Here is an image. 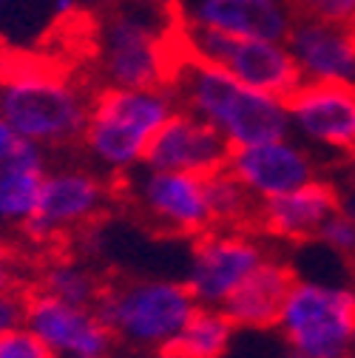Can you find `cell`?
<instances>
[{
  "label": "cell",
  "instance_id": "obj_13",
  "mask_svg": "<svg viewBox=\"0 0 355 358\" xmlns=\"http://www.w3.org/2000/svg\"><path fill=\"white\" fill-rule=\"evenodd\" d=\"M228 171L245 185L256 202H268L273 196L290 194L307 182L319 179L316 154L290 134L279 140H264L256 145L233 148Z\"/></svg>",
  "mask_w": 355,
  "mask_h": 358
},
{
  "label": "cell",
  "instance_id": "obj_24",
  "mask_svg": "<svg viewBox=\"0 0 355 358\" xmlns=\"http://www.w3.org/2000/svg\"><path fill=\"white\" fill-rule=\"evenodd\" d=\"M293 15L333 23H355V0H287Z\"/></svg>",
  "mask_w": 355,
  "mask_h": 358
},
{
  "label": "cell",
  "instance_id": "obj_9",
  "mask_svg": "<svg viewBox=\"0 0 355 358\" xmlns=\"http://www.w3.org/2000/svg\"><path fill=\"white\" fill-rule=\"evenodd\" d=\"M108 199L111 188L97 171L82 165L49 168L40 185L34 210L23 222V231L34 242H49L68 231L92 225L106 210Z\"/></svg>",
  "mask_w": 355,
  "mask_h": 358
},
{
  "label": "cell",
  "instance_id": "obj_16",
  "mask_svg": "<svg viewBox=\"0 0 355 358\" xmlns=\"http://www.w3.org/2000/svg\"><path fill=\"white\" fill-rule=\"evenodd\" d=\"M176 20L231 37L284 40L293 26L287 0H173Z\"/></svg>",
  "mask_w": 355,
  "mask_h": 358
},
{
  "label": "cell",
  "instance_id": "obj_27",
  "mask_svg": "<svg viewBox=\"0 0 355 358\" xmlns=\"http://www.w3.org/2000/svg\"><path fill=\"white\" fill-rule=\"evenodd\" d=\"M17 285H20L17 262L6 248H0V293L9 290V287H17Z\"/></svg>",
  "mask_w": 355,
  "mask_h": 358
},
{
  "label": "cell",
  "instance_id": "obj_14",
  "mask_svg": "<svg viewBox=\"0 0 355 358\" xmlns=\"http://www.w3.org/2000/svg\"><path fill=\"white\" fill-rule=\"evenodd\" d=\"M231 151L233 148L219 131H213L199 117L176 108V114L159 128L154 143L148 145L143 168L210 176L228 168Z\"/></svg>",
  "mask_w": 355,
  "mask_h": 358
},
{
  "label": "cell",
  "instance_id": "obj_11",
  "mask_svg": "<svg viewBox=\"0 0 355 358\" xmlns=\"http://www.w3.org/2000/svg\"><path fill=\"white\" fill-rule=\"evenodd\" d=\"M134 202L154 228L176 236H202L216 228L205 176L196 173L145 168L134 179Z\"/></svg>",
  "mask_w": 355,
  "mask_h": 358
},
{
  "label": "cell",
  "instance_id": "obj_32",
  "mask_svg": "<svg viewBox=\"0 0 355 358\" xmlns=\"http://www.w3.org/2000/svg\"><path fill=\"white\" fill-rule=\"evenodd\" d=\"M77 358H100V355H77Z\"/></svg>",
  "mask_w": 355,
  "mask_h": 358
},
{
  "label": "cell",
  "instance_id": "obj_3",
  "mask_svg": "<svg viewBox=\"0 0 355 358\" xmlns=\"http://www.w3.org/2000/svg\"><path fill=\"white\" fill-rule=\"evenodd\" d=\"M173 114L176 103L165 85H106L92 97L80 140L97 165L114 173L134 171L137 165H143L148 145Z\"/></svg>",
  "mask_w": 355,
  "mask_h": 358
},
{
  "label": "cell",
  "instance_id": "obj_5",
  "mask_svg": "<svg viewBox=\"0 0 355 358\" xmlns=\"http://www.w3.org/2000/svg\"><path fill=\"white\" fill-rule=\"evenodd\" d=\"M276 327L296 358H349L355 352V287L296 279Z\"/></svg>",
  "mask_w": 355,
  "mask_h": 358
},
{
  "label": "cell",
  "instance_id": "obj_15",
  "mask_svg": "<svg viewBox=\"0 0 355 358\" xmlns=\"http://www.w3.org/2000/svg\"><path fill=\"white\" fill-rule=\"evenodd\" d=\"M284 43L301 80L355 85V23L296 15Z\"/></svg>",
  "mask_w": 355,
  "mask_h": 358
},
{
  "label": "cell",
  "instance_id": "obj_6",
  "mask_svg": "<svg viewBox=\"0 0 355 358\" xmlns=\"http://www.w3.org/2000/svg\"><path fill=\"white\" fill-rule=\"evenodd\" d=\"M173 43L182 55L228 71L256 92L287 100L301 85L298 66L284 40L231 37L205 26L173 20Z\"/></svg>",
  "mask_w": 355,
  "mask_h": 358
},
{
  "label": "cell",
  "instance_id": "obj_28",
  "mask_svg": "<svg viewBox=\"0 0 355 358\" xmlns=\"http://www.w3.org/2000/svg\"><path fill=\"white\" fill-rule=\"evenodd\" d=\"M338 210L341 213H347L349 219H355V188H344V191H338Z\"/></svg>",
  "mask_w": 355,
  "mask_h": 358
},
{
  "label": "cell",
  "instance_id": "obj_7",
  "mask_svg": "<svg viewBox=\"0 0 355 358\" xmlns=\"http://www.w3.org/2000/svg\"><path fill=\"white\" fill-rule=\"evenodd\" d=\"M171 34H159L140 12H117L100 37V71L108 85L154 88L171 71Z\"/></svg>",
  "mask_w": 355,
  "mask_h": 358
},
{
  "label": "cell",
  "instance_id": "obj_23",
  "mask_svg": "<svg viewBox=\"0 0 355 358\" xmlns=\"http://www.w3.org/2000/svg\"><path fill=\"white\" fill-rule=\"evenodd\" d=\"M316 239H319L330 253L344 256V259H355V219H349L347 213L335 210V213L324 222V228L319 231Z\"/></svg>",
  "mask_w": 355,
  "mask_h": 358
},
{
  "label": "cell",
  "instance_id": "obj_18",
  "mask_svg": "<svg viewBox=\"0 0 355 358\" xmlns=\"http://www.w3.org/2000/svg\"><path fill=\"white\" fill-rule=\"evenodd\" d=\"M49 159L37 143L23 140L0 120V222L20 225L31 216Z\"/></svg>",
  "mask_w": 355,
  "mask_h": 358
},
{
  "label": "cell",
  "instance_id": "obj_26",
  "mask_svg": "<svg viewBox=\"0 0 355 358\" xmlns=\"http://www.w3.org/2000/svg\"><path fill=\"white\" fill-rule=\"evenodd\" d=\"M0 358H57L52 350L43 347L26 327L0 336Z\"/></svg>",
  "mask_w": 355,
  "mask_h": 358
},
{
  "label": "cell",
  "instance_id": "obj_20",
  "mask_svg": "<svg viewBox=\"0 0 355 358\" xmlns=\"http://www.w3.org/2000/svg\"><path fill=\"white\" fill-rule=\"evenodd\" d=\"M233 322L222 307H196L171 350L180 358H225L233 341Z\"/></svg>",
  "mask_w": 355,
  "mask_h": 358
},
{
  "label": "cell",
  "instance_id": "obj_25",
  "mask_svg": "<svg viewBox=\"0 0 355 358\" xmlns=\"http://www.w3.org/2000/svg\"><path fill=\"white\" fill-rule=\"evenodd\" d=\"M26 304H29V293L20 285L0 293V336H9L23 327Z\"/></svg>",
  "mask_w": 355,
  "mask_h": 358
},
{
  "label": "cell",
  "instance_id": "obj_4",
  "mask_svg": "<svg viewBox=\"0 0 355 358\" xmlns=\"http://www.w3.org/2000/svg\"><path fill=\"white\" fill-rule=\"evenodd\" d=\"M97 313L114 338L140 350H168L199 307L185 282L119 279L103 285Z\"/></svg>",
  "mask_w": 355,
  "mask_h": 358
},
{
  "label": "cell",
  "instance_id": "obj_2",
  "mask_svg": "<svg viewBox=\"0 0 355 358\" xmlns=\"http://www.w3.org/2000/svg\"><path fill=\"white\" fill-rule=\"evenodd\" d=\"M88 100L60 71L43 66H0V120L40 148L82 137Z\"/></svg>",
  "mask_w": 355,
  "mask_h": 358
},
{
  "label": "cell",
  "instance_id": "obj_19",
  "mask_svg": "<svg viewBox=\"0 0 355 358\" xmlns=\"http://www.w3.org/2000/svg\"><path fill=\"white\" fill-rule=\"evenodd\" d=\"M296 279L298 276L293 264H287L279 256H268L236 287V293L222 304V310L233 322V327H250V330L276 327L284 299L296 285Z\"/></svg>",
  "mask_w": 355,
  "mask_h": 358
},
{
  "label": "cell",
  "instance_id": "obj_29",
  "mask_svg": "<svg viewBox=\"0 0 355 358\" xmlns=\"http://www.w3.org/2000/svg\"><path fill=\"white\" fill-rule=\"evenodd\" d=\"M347 185L355 188V154L347 157Z\"/></svg>",
  "mask_w": 355,
  "mask_h": 358
},
{
  "label": "cell",
  "instance_id": "obj_30",
  "mask_svg": "<svg viewBox=\"0 0 355 358\" xmlns=\"http://www.w3.org/2000/svg\"><path fill=\"white\" fill-rule=\"evenodd\" d=\"M74 9V0H55V12L57 15H68Z\"/></svg>",
  "mask_w": 355,
  "mask_h": 358
},
{
  "label": "cell",
  "instance_id": "obj_12",
  "mask_svg": "<svg viewBox=\"0 0 355 358\" xmlns=\"http://www.w3.org/2000/svg\"><path fill=\"white\" fill-rule=\"evenodd\" d=\"M23 327L57 358L106 355L111 350V330L94 304H74L43 290L29 293Z\"/></svg>",
  "mask_w": 355,
  "mask_h": 358
},
{
  "label": "cell",
  "instance_id": "obj_31",
  "mask_svg": "<svg viewBox=\"0 0 355 358\" xmlns=\"http://www.w3.org/2000/svg\"><path fill=\"white\" fill-rule=\"evenodd\" d=\"M151 358H180V355H176V352L168 347V350H157V352H151Z\"/></svg>",
  "mask_w": 355,
  "mask_h": 358
},
{
  "label": "cell",
  "instance_id": "obj_17",
  "mask_svg": "<svg viewBox=\"0 0 355 358\" xmlns=\"http://www.w3.org/2000/svg\"><path fill=\"white\" fill-rule=\"evenodd\" d=\"M335 210L338 188L327 179H313L290 194L259 202L253 228L279 242H313Z\"/></svg>",
  "mask_w": 355,
  "mask_h": 358
},
{
  "label": "cell",
  "instance_id": "obj_22",
  "mask_svg": "<svg viewBox=\"0 0 355 358\" xmlns=\"http://www.w3.org/2000/svg\"><path fill=\"white\" fill-rule=\"evenodd\" d=\"M37 290L74 301V304H97L103 285L97 282V276L88 271V267H82L77 262H55L43 271Z\"/></svg>",
  "mask_w": 355,
  "mask_h": 358
},
{
  "label": "cell",
  "instance_id": "obj_21",
  "mask_svg": "<svg viewBox=\"0 0 355 358\" xmlns=\"http://www.w3.org/2000/svg\"><path fill=\"white\" fill-rule=\"evenodd\" d=\"M205 185H208V199H210V213H213L216 228H247V225H253L259 202L245 191V185L228 168L205 176Z\"/></svg>",
  "mask_w": 355,
  "mask_h": 358
},
{
  "label": "cell",
  "instance_id": "obj_33",
  "mask_svg": "<svg viewBox=\"0 0 355 358\" xmlns=\"http://www.w3.org/2000/svg\"><path fill=\"white\" fill-rule=\"evenodd\" d=\"M349 358H355V352H352V355H349Z\"/></svg>",
  "mask_w": 355,
  "mask_h": 358
},
{
  "label": "cell",
  "instance_id": "obj_1",
  "mask_svg": "<svg viewBox=\"0 0 355 358\" xmlns=\"http://www.w3.org/2000/svg\"><path fill=\"white\" fill-rule=\"evenodd\" d=\"M171 71L165 88L180 111H188L208 122L228 140L231 148L279 140L290 134V117L282 97L256 92L210 63L182 55L173 43L171 29Z\"/></svg>",
  "mask_w": 355,
  "mask_h": 358
},
{
  "label": "cell",
  "instance_id": "obj_8",
  "mask_svg": "<svg viewBox=\"0 0 355 358\" xmlns=\"http://www.w3.org/2000/svg\"><path fill=\"white\" fill-rule=\"evenodd\" d=\"M268 256L247 228H213L196 236L185 285L199 307H222Z\"/></svg>",
  "mask_w": 355,
  "mask_h": 358
},
{
  "label": "cell",
  "instance_id": "obj_10",
  "mask_svg": "<svg viewBox=\"0 0 355 358\" xmlns=\"http://www.w3.org/2000/svg\"><path fill=\"white\" fill-rule=\"evenodd\" d=\"M290 134L310 151L333 157L355 154V85L352 83H307L284 100Z\"/></svg>",
  "mask_w": 355,
  "mask_h": 358
}]
</instances>
